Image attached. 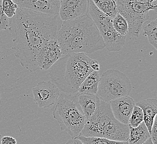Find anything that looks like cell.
I'll list each match as a JSON object with an SVG mask.
<instances>
[{
  "instance_id": "obj_1",
  "label": "cell",
  "mask_w": 157,
  "mask_h": 144,
  "mask_svg": "<svg viewBox=\"0 0 157 144\" xmlns=\"http://www.w3.org/2000/svg\"><path fill=\"white\" fill-rule=\"evenodd\" d=\"M10 20L9 30L13 37L16 58L29 72L40 70L37 56L46 43L57 39L61 25L59 16L18 7L15 15Z\"/></svg>"
},
{
  "instance_id": "obj_2",
  "label": "cell",
  "mask_w": 157,
  "mask_h": 144,
  "mask_svg": "<svg viewBox=\"0 0 157 144\" xmlns=\"http://www.w3.org/2000/svg\"><path fill=\"white\" fill-rule=\"evenodd\" d=\"M56 40L63 55L90 54L105 48L99 31L88 15L63 21Z\"/></svg>"
},
{
  "instance_id": "obj_3",
  "label": "cell",
  "mask_w": 157,
  "mask_h": 144,
  "mask_svg": "<svg viewBox=\"0 0 157 144\" xmlns=\"http://www.w3.org/2000/svg\"><path fill=\"white\" fill-rule=\"evenodd\" d=\"M92 59L84 53L66 54L50 68L48 75L52 81L64 93H76L85 78L93 72Z\"/></svg>"
},
{
  "instance_id": "obj_4",
  "label": "cell",
  "mask_w": 157,
  "mask_h": 144,
  "mask_svg": "<svg viewBox=\"0 0 157 144\" xmlns=\"http://www.w3.org/2000/svg\"><path fill=\"white\" fill-rule=\"evenodd\" d=\"M80 135L85 137H100L116 141H128L129 126L118 121L113 115L109 103L101 100L97 112L85 120Z\"/></svg>"
},
{
  "instance_id": "obj_5",
  "label": "cell",
  "mask_w": 157,
  "mask_h": 144,
  "mask_svg": "<svg viewBox=\"0 0 157 144\" xmlns=\"http://www.w3.org/2000/svg\"><path fill=\"white\" fill-rule=\"evenodd\" d=\"M78 94L61 92L58 100L52 105V115L62 131L72 138L80 135L84 127L85 117L78 102Z\"/></svg>"
},
{
  "instance_id": "obj_6",
  "label": "cell",
  "mask_w": 157,
  "mask_h": 144,
  "mask_svg": "<svg viewBox=\"0 0 157 144\" xmlns=\"http://www.w3.org/2000/svg\"><path fill=\"white\" fill-rule=\"evenodd\" d=\"M157 0H117L118 13L128 24V34L138 37L142 27L149 18V12L156 10Z\"/></svg>"
},
{
  "instance_id": "obj_7",
  "label": "cell",
  "mask_w": 157,
  "mask_h": 144,
  "mask_svg": "<svg viewBox=\"0 0 157 144\" xmlns=\"http://www.w3.org/2000/svg\"><path fill=\"white\" fill-rule=\"evenodd\" d=\"M132 90L129 79L124 73L116 69L107 70L100 78L97 96L110 103L122 96H129Z\"/></svg>"
},
{
  "instance_id": "obj_8",
  "label": "cell",
  "mask_w": 157,
  "mask_h": 144,
  "mask_svg": "<svg viewBox=\"0 0 157 144\" xmlns=\"http://www.w3.org/2000/svg\"><path fill=\"white\" fill-rule=\"evenodd\" d=\"M88 15L93 21L103 38L105 48L110 52L121 51L125 43L126 36L118 33L111 18L100 11L92 0H89Z\"/></svg>"
},
{
  "instance_id": "obj_9",
  "label": "cell",
  "mask_w": 157,
  "mask_h": 144,
  "mask_svg": "<svg viewBox=\"0 0 157 144\" xmlns=\"http://www.w3.org/2000/svg\"><path fill=\"white\" fill-rule=\"evenodd\" d=\"M33 99L40 108L52 106L58 100L61 91L51 81H40L32 89Z\"/></svg>"
},
{
  "instance_id": "obj_10",
  "label": "cell",
  "mask_w": 157,
  "mask_h": 144,
  "mask_svg": "<svg viewBox=\"0 0 157 144\" xmlns=\"http://www.w3.org/2000/svg\"><path fill=\"white\" fill-rule=\"evenodd\" d=\"M56 39L46 43L41 49L37 58V62L40 70H47L61 57H63Z\"/></svg>"
},
{
  "instance_id": "obj_11",
  "label": "cell",
  "mask_w": 157,
  "mask_h": 144,
  "mask_svg": "<svg viewBox=\"0 0 157 144\" xmlns=\"http://www.w3.org/2000/svg\"><path fill=\"white\" fill-rule=\"evenodd\" d=\"M89 0H60L59 16L65 21L86 15Z\"/></svg>"
},
{
  "instance_id": "obj_12",
  "label": "cell",
  "mask_w": 157,
  "mask_h": 144,
  "mask_svg": "<svg viewBox=\"0 0 157 144\" xmlns=\"http://www.w3.org/2000/svg\"><path fill=\"white\" fill-rule=\"evenodd\" d=\"M18 7L50 15H58L60 0H13Z\"/></svg>"
},
{
  "instance_id": "obj_13",
  "label": "cell",
  "mask_w": 157,
  "mask_h": 144,
  "mask_svg": "<svg viewBox=\"0 0 157 144\" xmlns=\"http://www.w3.org/2000/svg\"><path fill=\"white\" fill-rule=\"evenodd\" d=\"M112 113L120 123L129 124V120L136 105L134 99L129 96H122L109 103Z\"/></svg>"
},
{
  "instance_id": "obj_14",
  "label": "cell",
  "mask_w": 157,
  "mask_h": 144,
  "mask_svg": "<svg viewBox=\"0 0 157 144\" xmlns=\"http://www.w3.org/2000/svg\"><path fill=\"white\" fill-rule=\"evenodd\" d=\"M136 105L142 109L144 117V123L150 133L154 119L157 117V98L143 99L137 103Z\"/></svg>"
},
{
  "instance_id": "obj_15",
  "label": "cell",
  "mask_w": 157,
  "mask_h": 144,
  "mask_svg": "<svg viewBox=\"0 0 157 144\" xmlns=\"http://www.w3.org/2000/svg\"><path fill=\"white\" fill-rule=\"evenodd\" d=\"M78 103L84 114L85 120L94 115L99 108L101 99L96 94H78Z\"/></svg>"
},
{
  "instance_id": "obj_16",
  "label": "cell",
  "mask_w": 157,
  "mask_h": 144,
  "mask_svg": "<svg viewBox=\"0 0 157 144\" xmlns=\"http://www.w3.org/2000/svg\"><path fill=\"white\" fill-rule=\"evenodd\" d=\"M100 78L99 72L93 71L80 84L77 93L79 95L97 94Z\"/></svg>"
},
{
  "instance_id": "obj_17",
  "label": "cell",
  "mask_w": 157,
  "mask_h": 144,
  "mask_svg": "<svg viewBox=\"0 0 157 144\" xmlns=\"http://www.w3.org/2000/svg\"><path fill=\"white\" fill-rule=\"evenodd\" d=\"M150 138V133L144 121L136 128L129 126L128 144H143Z\"/></svg>"
},
{
  "instance_id": "obj_18",
  "label": "cell",
  "mask_w": 157,
  "mask_h": 144,
  "mask_svg": "<svg viewBox=\"0 0 157 144\" xmlns=\"http://www.w3.org/2000/svg\"><path fill=\"white\" fill-rule=\"evenodd\" d=\"M94 5L100 11L113 18L117 14V0H92Z\"/></svg>"
},
{
  "instance_id": "obj_19",
  "label": "cell",
  "mask_w": 157,
  "mask_h": 144,
  "mask_svg": "<svg viewBox=\"0 0 157 144\" xmlns=\"http://www.w3.org/2000/svg\"><path fill=\"white\" fill-rule=\"evenodd\" d=\"M143 28V36L148 37V41L157 49V20L155 18L145 25Z\"/></svg>"
},
{
  "instance_id": "obj_20",
  "label": "cell",
  "mask_w": 157,
  "mask_h": 144,
  "mask_svg": "<svg viewBox=\"0 0 157 144\" xmlns=\"http://www.w3.org/2000/svg\"><path fill=\"white\" fill-rule=\"evenodd\" d=\"M76 138L84 144H128V141H116L100 137H85L81 135Z\"/></svg>"
},
{
  "instance_id": "obj_21",
  "label": "cell",
  "mask_w": 157,
  "mask_h": 144,
  "mask_svg": "<svg viewBox=\"0 0 157 144\" xmlns=\"http://www.w3.org/2000/svg\"><path fill=\"white\" fill-rule=\"evenodd\" d=\"M112 20L113 26L116 31L121 36H126L128 33V24L125 19L117 13Z\"/></svg>"
},
{
  "instance_id": "obj_22",
  "label": "cell",
  "mask_w": 157,
  "mask_h": 144,
  "mask_svg": "<svg viewBox=\"0 0 157 144\" xmlns=\"http://www.w3.org/2000/svg\"><path fill=\"white\" fill-rule=\"evenodd\" d=\"M144 121V117L142 109L135 105L130 115L128 125L132 128H136Z\"/></svg>"
},
{
  "instance_id": "obj_23",
  "label": "cell",
  "mask_w": 157,
  "mask_h": 144,
  "mask_svg": "<svg viewBox=\"0 0 157 144\" xmlns=\"http://www.w3.org/2000/svg\"><path fill=\"white\" fill-rule=\"evenodd\" d=\"M2 8L4 13L9 18L15 15L18 6L13 0H2Z\"/></svg>"
},
{
  "instance_id": "obj_24",
  "label": "cell",
  "mask_w": 157,
  "mask_h": 144,
  "mask_svg": "<svg viewBox=\"0 0 157 144\" xmlns=\"http://www.w3.org/2000/svg\"><path fill=\"white\" fill-rule=\"evenodd\" d=\"M1 2L2 0H0V31L9 30L10 20L3 12Z\"/></svg>"
},
{
  "instance_id": "obj_25",
  "label": "cell",
  "mask_w": 157,
  "mask_h": 144,
  "mask_svg": "<svg viewBox=\"0 0 157 144\" xmlns=\"http://www.w3.org/2000/svg\"><path fill=\"white\" fill-rule=\"evenodd\" d=\"M151 139L153 144H157V117L154 119V123L151 127V131L150 132Z\"/></svg>"
},
{
  "instance_id": "obj_26",
  "label": "cell",
  "mask_w": 157,
  "mask_h": 144,
  "mask_svg": "<svg viewBox=\"0 0 157 144\" xmlns=\"http://www.w3.org/2000/svg\"><path fill=\"white\" fill-rule=\"evenodd\" d=\"M1 144H17V141L12 136H5L2 137L1 140Z\"/></svg>"
},
{
  "instance_id": "obj_27",
  "label": "cell",
  "mask_w": 157,
  "mask_h": 144,
  "mask_svg": "<svg viewBox=\"0 0 157 144\" xmlns=\"http://www.w3.org/2000/svg\"><path fill=\"white\" fill-rule=\"evenodd\" d=\"M91 68L93 69V71H97L99 72L100 70V65L99 62L96 60L92 59L90 62Z\"/></svg>"
},
{
  "instance_id": "obj_28",
  "label": "cell",
  "mask_w": 157,
  "mask_h": 144,
  "mask_svg": "<svg viewBox=\"0 0 157 144\" xmlns=\"http://www.w3.org/2000/svg\"><path fill=\"white\" fill-rule=\"evenodd\" d=\"M65 144H84L78 138H71L67 141Z\"/></svg>"
},
{
  "instance_id": "obj_29",
  "label": "cell",
  "mask_w": 157,
  "mask_h": 144,
  "mask_svg": "<svg viewBox=\"0 0 157 144\" xmlns=\"http://www.w3.org/2000/svg\"><path fill=\"white\" fill-rule=\"evenodd\" d=\"M143 144H153V142H152V141H151V138L148 139L147 141H145V142Z\"/></svg>"
},
{
  "instance_id": "obj_30",
  "label": "cell",
  "mask_w": 157,
  "mask_h": 144,
  "mask_svg": "<svg viewBox=\"0 0 157 144\" xmlns=\"http://www.w3.org/2000/svg\"><path fill=\"white\" fill-rule=\"evenodd\" d=\"M1 138H2V136H1V132H0V144H1Z\"/></svg>"
},
{
  "instance_id": "obj_31",
  "label": "cell",
  "mask_w": 157,
  "mask_h": 144,
  "mask_svg": "<svg viewBox=\"0 0 157 144\" xmlns=\"http://www.w3.org/2000/svg\"><path fill=\"white\" fill-rule=\"evenodd\" d=\"M1 57H2V53H1V50H0V59H1Z\"/></svg>"
},
{
  "instance_id": "obj_32",
  "label": "cell",
  "mask_w": 157,
  "mask_h": 144,
  "mask_svg": "<svg viewBox=\"0 0 157 144\" xmlns=\"http://www.w3.org/2000/svg\"><path fill=\"white\" fill-rule=\"evenodd\" d=\"M0 100H1V94H0Z\"/></svg>"
}]
</instances>
